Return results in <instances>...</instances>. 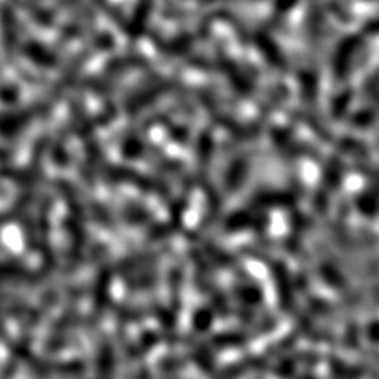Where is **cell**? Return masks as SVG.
<instances>
[{
	"label": "cell",
	"instance_id": "8992f818",
	"mask_svg": "<svg viewBox=\"0 0 379 379\" xmlns=\"http://www.w3.org/2000/svg\"><path fill=\"white\" fill-rule=\"evenodd\" d=\"M13 2L21 10H24L31 17V20L36 21L39 25L45 27V28H50L54 25V16L50 10H47L39 5H34V3L28 2V0H13Z\"/></svg>",
	"mask_w": 379,
	"mask_h": 379
},
{
	"label": "cell",
	"instance_id": "30bf717a",
	"mask_svg": "<svg viewBox=\"0 0 379 379\" xmlns=\"http://www.w3.org/2000/svg\"><path fill=\"white\" fill-rule=\"evenodd\" d=\"M3 27H5V43L9 48L16 44V21L13 19V14L8 6L3 8Z\"/></svg>",
	"mask_w": 379,
	"mask_h": 379
},
{
	"label": "cell",
	"instance_id": "5b68a950",
	"mask_svg": "<svg viewBox=\"0 0 379 379\" xmlns=\"http://www.w3.org/2000/svg\"><path fill=\"white\" fill-rule=\"evenodd\" d=\"M218 63L222 67V71L230 80V83L242 93L250 91V83L249 80L242 75V71L237 67V65L225 54H218Z\"/></svg>",
	"mask_w": 379,
	"mask_h": 379
},
{
	"label": "cell",
	"instance_id": "277c9868",
	"mask_svg": "<svg viewBox=\"0 0 379 379\" xmlns=\"http://www.w3.org/2000/svg\"><path fill=\"white\" fill-rule=\"evenodd\" d=\"M21 54L41 67H54L58 62L56 55L39 41H28L23 45Z\"/></svg>",
	"mask_w": 379,
	"mask_h": 379
},
{
	"label": "cell",
	"instance_id": "8fae6325",
	"mask_svg": "<svg viewBox=\"0 0 379 379\" xmlns=\"http://www.w3.org/2000/svg\"><path fill=\"white\" fill-rule=\"evenodd\" d=\"M213 19H215V20H222V21L230 24L232 27H235V31H236L237 36H239L240 39H242V40H246L248 36H246V30H245V27L242 25V23H240L230 12H228V10L215 12V13L213 14Z\"/></svg>",
	"mask_w": 379,
	"mask_h": 379
},
{
	"label": "cell",
	"instance_id": "5bb4252c",
	"mask_svg": "<svg viewBox=\"0 0 379 379\" xmlns=\"http://www.w3.org/2000/svg\"><path fill=\"white\" fill-rule=\"evenodd\" d=\"M198 2L199 3H213V2H215V0H198Z\"/></svg>",
	"mask_w": 379,
	"mask_h": 379
},
{
	"label": "cell",
	"instance_id": "4fadbf2b",
	"mask_svg": "<svg viewBox=\"0 0 379 379\" xmlns=\"http://www.w3.org/2000/svg\"><path fill=\"white\" fill-rule=\"evenodd\" d=\"M298 3L299 0H275L274 9L279 14H285L290 10H292Z\"/></svg>",
	"mask_w": 379,
	"mask_h": 379
},
{
	"label": "cell",
	"instance_id": "52a82bcc",
	"mask_svg": "<svg viewBox=\"0 0 379 379\" xmlns=\"http://www.w3.org/2000/svg\"><path fill=\"white\" fill-rule=\"evenodd\" d=\"M148 65V59L141 55H127V56H118L113 61H110L106 66L107 74H121L129 69H138L144 67Z\"/></svg>",
	"mask_w": 379,
	"mask_h": 379
},
{
	"label": "cell",
	"instance_id": "6da1fadb",
	"mask_svg": "<svg viewBox=\"0 0 379 379\" xmlns=\"http://www.w3.org/2000/svg\"><path fill=\"white\" fill-rule=\"evenodd\" d=\"M152 9H153V0H138L132 10V16L127 23L125 32L128 34L129 39L138 40L144 36Z\"/></svg>",
	"mask_w": 379,
	"mask_h": 379
},
{
	"label": "cell",
	"instance_id": "7c38bea8",
	"mask_svg": "<svg viewBox=\"0 0 379 379\" xmlns=\"http://www.w3.org/2000/svg\"><path fill=\"white\" fill-rule=\"evenodd\" d=\"M94 48L106 51V50H111L114 47V37L111 36L110 32H101L94 39Z\"/></svg>",
	"mask_w": 379,
	"mask_h": 379
},
{
	"label": "cell",
	"instance_id": "9c48e42d",
	"mask_svg": "<svg viewBox=\"0 0 379 379\" xmlns=\"http://www.w3.org/2000/svg\"><path fill=\"white\" fill-rule=\"evenodd\" d=\"M97 6H100V9L105 12L118 27H121L122 31L127 30V23L125 19H124V14L120 12L118 8H116L114 5H111L109 0H96Z\"/></svg>",
	"mask_w": 379,
	"mask_h": 379
},
{
	"label": "cell",
	"instance_id": "3957f363",
	"mask_svg": "<svg viewBox=\"0 0 379 379\" xmlns=\"http://www.w3.org/2000/svg\"><path fill=\"white\" fill-rule=\"evenodd\" d=\"M253 41L263 55V58L277 69H285L287 67V59L284 54L281 52L280 47L272 40L270 34L266 31H257L253 37Z\"/></svg>",
	"mask_w": 379,
	"mask_h": 379
},
{
	"label": "cell",
	"instance_id": "7a4b0ae2",
	"mask_svg": "<svg viewBox=\"0 0 379 379\" xmlns=\"http://www.w3.org/2000/svg\"><path fill=\"white\" fill-rule=\"evenodd\" d=\"M361 43L362 41H361L360 36H350V37L344 39L338 44V47L336 50V55H334V62H333L334 72L338 78L346 75L353 58L356 56V54L358 52V50L361 47Z\"/></svg>",
	"mask_w": 379,
	"mask_h": 379
},
{
	"label": "cell",
	"instance_id": "ba28073f",
	"mask_svg": "<svg viewBox=\"0 0 379 379\" xmlns=\"http://www.w3.org/2000/svg\"><path fill=\"white\" fill-rule=\"evenodd\" d=\"M193 36L188 32H183L180 36H176L175 39H171L170 41H166L160 44V48L163 52L170 54V55H179L182 52H186L191 45H193Z\"/></svg>",
	"mask_w": 379,
	"mask_h": 379
}]
</instances>
